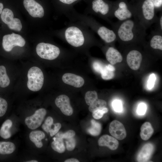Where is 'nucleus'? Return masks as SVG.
<instances>
[{"label":"nucleus","instance_id":"nucleus-1","mask_svg":"<svg viewBox=\"0 0 162 162\" xmlns=\"http://www.w3.org/2000/svg\"><path fill=\"white\" fill-rule=\"evenodd\" d=\"M117 40L124 44L145 41L146 29L135 17L112 23Z\"/></svg>","mask_w":162,"mask_h":162},{"label":"nucleus","instance_id":"nucleus-2","mask_svg":"<svg viewBox=\"0 0 162 162\" xmlns=\"http://www.w3.org/2000/svg\"><path fill=\"white\" fill-rule=\"evenodd\" d=\"M133 8L134 17L137 19L146 29L156 22L158 16L151 0H145L140 6Z\"/></svg>","mask_w":162,"mask_h":162},{"label":"nucleus","instance_id":"nucleus-3","mask_svg":"<svg viewBox=\"0 0 162 162\" xmlns=\"http://www.w3.org/2000/svg\"><path fill=\"white\" fill-rule=\"evenodd\" d=\"M27 86L30 90L37 92L42 88L44 82V76L41 70L38 67L34 66L28 70Z\"/></svg>","mask_w":162,"mask_h":162},{"label":"nucleus","instance_id":"nucleus-4","mask_svg":"<svg viewBox=\"0 0 162 162\" xmlns=\"http://www.w3.org/2000/svg\"><path fill=\"white\" fill-rule=\"evenodd\" d=\"M36 52L41 58L48 60L56 58L60 53L59 49L56 46L49 43H40L36 47Z\"/></svg>","mask_w":162,"mask_h":162},{"label":"nucleus","instance_id":"nucleus-5","mask_svg":"<svg viewBox=\"0 0 162 162\" xmlns=\"http://www.w3.org/2000/svg\"><path fill=\"white\" fill-rule=\"evenodd\" d=\"M110 16L122 21L134 17L135 15L133 8H129L125 2L121 1L112 9Z\"/></svg>","mask_w":162,"mask_h":162},{"label":"nucleus","instance_id":"nucleus-6","mask_svg":"<svg viewBox=\"0 0 162 162\" xmlns=\"http://www.w3.org/2000/svg\"><path fill=\"white\" fill-rule=\"evenodd\" d=\"M65 37L67 42L74 47L80 46L84 42V38L82 32L75 26L68 27L65 31Z\"/></svg>","mask_w":162,"mask_h":162},{"label":"nucleus","instance_id":"nucleus-7","mask_svg":"<svg viewBox=\"0 0 162 162\" xmlns=\"http://www.w3.org/2000/svg\"><path fill=\"white\" fill-rule=\"evenodd\" d=\"M25 43V40L21 36L13 33L5 35L3 38L2 46L7 52L11 51L15 46L23 47Z\"/></svg>","mask_w":162,"mask_h":162},{"label":"nucleus","instance_id":"nucleus-8","mask_svg":"<svg viewBox=\"0 0 162 162\" xmlns=\"http://www.w3.org/2000/svg\"><path fill=\"white\" fill-rule=\"evenodd\" d=\"M46 114V111L42 108L36 110L32 116L26 117L25 123L28 127L34 130L39 127L41 124Z\"/></svg>","mask_w":162,"mask_h":162},{"label":"nucleus","instance_id":"nucleus-9","mask_svg":"<svg viewBox=\"0 0 162 162\" xmlns=\"http://www.w3.org/2000/svg\"><path fill=\"white\" fill-rule=\"evenodd\" d=\"M143 58L142 53L137 49H132L127 53V63L133 70H137L140 67Z\"/></svg>","mask_w":162,"mask_h":162},{"label":"nucleus","instance_id":"nucleus-10","mask_svg":"<svg viewBox=\"0 0 162 162\" xmlns=\"http://www.w3.org/2000/svg\"><path fill=\"white\" fill-rule=\"evenodd\" d=\"M23 4L29 14L34 17H42L44 10L42 6L34 0H24Z\"/></svg>","mask_w":162,"mask_h":162},{"label":"nucleus","instance_id":"nucleus-11","mask_svg":"<svg viewBox=\"0 0 162 162\" xmlns=\"http://www.w3.org/2000/svg\"><path fill=\"white\" fill-rule=\"evenodd\" d=\"M109 131L112 136L119 140L124 139L127 136L124 125L121 122L116 120L113 121L110 123Z\"/></svg>","mask_w":162,"mask_h":162},{"label":"nucleus","instance_id":"nucleus-12","mask_svg":"<svg viewBox=\"0 0 162 162\" xmlns=\"http://www.w3.org/2000/svg\"><path fill=\"white\" fill-rule=\"evenodd\" d=\"M55 103L62 112L67 116H70L73 113V110L70 103L69 98L64 94L58 96L56 98Z\"/></svg>","mask_w":162,"mask_h":162},{"label":"nucleus","instance_id":"nucleus-13","mask_svg":"<svg viewBox=\"0 0 162 162\" xmlns=\"http://www.w3.org/2000/svg\"><path fill=\"white\" fill-rule=\"evenodd\" d=\"M92 9L96 14L104 17H110L112 9L109 4L103 0H94Z\"/></svg>","mask_w":162,"mask_h":162},{"label":"nucleus","instance_id":"nucleus-14","mask_svg":"<svg viewBox=\"0 0 162 162\" xmlns=\"http://www.w3.org/2000/svg\"><path fill=\"white\" fill-rule=\"evenodd\" d=\"M97 32L100 38L107 43H113L117 40L114 31L104 26H100L98 27Z\"/></svg>","mask_w":162,"mask_h":162},{"label":"nucleus","instance_id":"nucleus-15","mask_svg":"<svg viewBox=\"0 0 162 162\" xmlns=\"http://www.w3.org/2000/svg\"><path fill=\"white\" fill-rule=\"evenodd\" d=\"M62 79L65 83L76 88L82 87L85 82L83 78L81 76L70 73L64 74Z\"/></svg>","mask_w":162,"mask_h":162},{"label":"nucleus","instance_id":"nucleus-16","mask_svg":"<svg viewBox=\"0 0 162 162\" xmlns=\"http://www.w3.org/2000/svg\"><path fill=\"white\" fill-rule=\"evenodd\" d=\"M148 38V44L152 49L162 51V32L154 30L151 32Z\"/></svg>","mask_w":162,"mask_h":162},{"label":"nucleus","instance_id":"nucleus-17","mask_svg":"<svg viewBox=\"0 0 162 162\" xmlns=\"http://www.w3.org/2000/svg\"><path fill=\"white\" fill-rule=\"evenodd\" d=\"M154 150L153 145L150 143L145 144L139 152L137 157L138 162H145L148 161L151 158Z\"/></svg>","mask_w":162,"mask_h":162},{"label":"nucleus","instance_id":"nucleus-18","mask_svg":"<svg viewBox=\"0 0 162 162\" xmlns=\"http://www.w3.org/2000/svg\"><path fill=\"white\" fill-rule=\"evenodd\" d=\"M98 143L101 146H106L112 150H116L118 147L119 142L116 139L108 135H104L99 139Z\"/></svg>","mask_w":162,"mask_h":162},{"label":"nucleus","instance_id":"nucleus-19","mask_svg":"<svg viewBox=\"0 0 162 162\" xmlns=\"http://www.w3.org/2000/svg\"><path fill=\"white\" fill-rule=\"evenodd\" d=\"M106 56L107 60L112 65L121 62L123 57L120 52L113 47H110L107 50Z\"/></svg>","mask_w":162,"mask_h":162},{"label":"nucleus","instance_id":"nucleus-20","mask_svg":"<svg viewBox=\"0 0 162 162\" xmlns=\"http://www.w3.org/2000/svg\"><path fill=\"white\" fill-rule=\"evenodd\" d=\"M45 136L44 133L40 130L32 131L29 134V137L31 141L33 142L37 147L41 148L43 144L41 140Z\"/></svg>","mask_w":162,"mask_h":162},{"label":"nucleus","instance_id":"nucleus-21","mask_svg":"<svg viewBox=\"0 0 162 162\" xmlns=\"http://www.w3.org/2000/svg\"><path fill=\"white\" fill-rule=\"evenodd\" d=\"M140 135L143 140H148L153 134L154 130L151 124L148 122H146L141 126Z\"/></svg>","mask_w":162,"mask_h":162},{"label":"nucleus","instance_id":"nucleus-22","mask_svg":"<svg viewBox=\"0 0 162 162\" xmlns=\"http://www.w3.org/2000/svg\"><path fill=\"white\" fill-rule=\"evenodd\" d=\"M12 125V121L7 119L3 123L0 130V136L4 139L9 138L11 136L10 129Z\"/></svg>","mask_w":162,"mask_h":162},{"label":"nucleus","instance_id":"nucleus-23","mask_svg":"<svg viewBox=\"0 0 162 162\" xmlns=\"http://www.w3.org/2000/svg\"><path fill=\"white\" fill-rule=\"evenodd\" d=\"M15 149V145L12 142H0V154H10L14 152Z\"/></svg>","mask_w":162,"mask_h":162},{"label":"nucleus","instance_id":"nucleus-24","mask_svg":"<svg viewBox=\"0 0 162 162\" xmlns=\"http://www.w3.org/2000/svg\"><path fill=\"white\" fill-rule=\"evenodd\" d=\"M53 139L54 141L52 142L51 144L52 149L60 153L64 152L65 149L63 139L55 137L53 138Z\"/></svg>","mask_w":162,"mask_h":162},{"label":"nucleus","instance_id":"nucleus-25","mask_svg":"<svg viewBox=\"0 0 162 162\" xmlns=\"http://www.w3.org/2000/svg\"><path fill=\"white\" fill-rule=\"evenodd\" d=\"M10 83V80L6 71L5 67L3 65L0 66V86L5 88L8 86Z\"/></svg>","mask_w":162,"mask_h":162},{"label":"nucleus","instance_id":"nucleus-26","mask_svg":"<svg viewBox=\"0 0 162 162\" xmlns=\"http://www.w3.org/2000/svg\"><path fill=\"white\" fill-rule=\"evenodd\" d=\"M12 11L9 9L5 8L2 11L1 18L2 21L7 25L10 23L14 18Z\"/></svg>","mask_w":162,"mask_h":162},{"label":"nucleus","instance_id":"nucleus-27","mask_svg":"<svg viewBox=\"0 0 162 162\" xmlns=\"http://www.w3.org/2000/svg\"><path fill=\"white\" fill-rule=\"evenodd\" d=\"M106 102L105 100L98 99L89 105L88 110L90 112H93L98 110L106 107Z\"/></svg>","mask_w":162,"mask_h":162},{"label":"nucleus","instance_id":"nucleus-28","mask_svg":"<svg viewBox=\"0 0 162 162\" xmlns=\"http://www.w3.org/2000/svg\"><path fill=\"white\" fill-rule=\"evenodd\" d=\"M92 126L88 129V132L91 135L94 136H97L100 133L101 126V124L92 119L91 121Z\"/></svg>","mask_w":162,"mask_h":162},{"label":"nucleus","instance_id":"nucleus-29","mask_svg":"<svg viewBox=\"0 0 162 162\" xmlns=\"http://www.w3.org/2000/svg\"><path fill=\"white\" fill-rule=\"evenodd\" d=\"M98 99V96L95 91H88L85 94V99L87 105L89 106Z\"/></svg>","mask_w":162,"mask_h":162},{"label":"nucleus","instance_id":"nucleus-30","mask_svg":"<svg viewBox=\"0 0 162 162\" xmlns=\"http://www.w3.org/2000/svg\"><path fill=\"white\" fill-rule=\"evenodd\" d=\"M100 73L102 78L105 80H111L114 76V71L110 69L107 65L104 66Z\"/></svg>","mask_w":162,"mask_h":162},{"label":"nucleus","instance_id":"nucleus-31","mask_svg":"<svg viewBox=\"0 0 162 162\" xmlns=\"http://www.w3.org/2000/svg\"><path fill=\"white\" fill-rule=\"evenodd\" d=\"M8 26L10 29L17 31H20L22 27L20 20L17 18H14Z\"/></svg>","mask_w":162,"mask_h":162},{"label":"nucleus","instance_id":"nucleus-32","mask_svg":"<svg viewBox=\"0 0 162 162\" xmlns=\"http://www.w3.org/2000/svg\"><path fill=\"white\" fill-rule=\"evenodd\" d=\"M75 135V132L73 130H69L64 133L62 132H58L55 135V137L67 139L74 137Z\"/></svg>","mask_w":162,"mask_h":162},{"label":"nucleus","instance_id":"nucleus-33","mask_svg":"<svg viewBox=\"0 0 162 162\" xmlns=\"http://www.w3.org/2000/svg\"><path fill=\"white\" fill-rule=\"evenodd\" d=\"M53 122V120L52 117L50 116L48 117L43 124L42 126V128L46 133H49L50 130L52 128Z\"/></svg>","mask_w":162,"mask_h":162},{"label":"nucleus","instance_id":"nucleus-34","mask_svg":"<svg viewBox=\"0 0 162 162\" xmlns=\"http://www.w3.org/2000/svg\"><path fill=\"white\" fill-rule=\"evenodd\" d=\"M108 111V109L105 107L93 112H92V116L94 118L99 119L102 118L104 114L107 113Z\"/></svg>","mask_w":162,"mask_h":162},{"label":"nucleus","instance_id":"nucleus-35","mask_svg":"<svg viewBox=\"0 0 162 162\" xmlns=\"http://www.w3.org/2000/svg\"><path fill=\"white\" fill-rule=\"evenodd\" d=\"M8 106L7 101L4 99L0 98V117L5 114L8 108Z\"/></svg>","mask_w":162,"mask_h":162},{"label":"nucleus","instance_id":"nucleus-36","mask_svg":"<svg viewBox=\"0 0 162 162\" xmlns=\"http://www.w3.org/2000/svg\"><path fill=\"white\" fill-rule=\"evenodd\" d=\"M66 140L65 143L67 149L69 151H73L76 146V140L74 137Z\"/></svg>","mask_w":162,"mask_h":162},{"label":"nucleus","instance_id":"nucleus-37","mask_svg":"<svg viewBox=\"0 0 162 162\" xmlns=\"http://www.w3.org/2000/svg\"><path fill=\"white\" fill-rule=\"evenodd\" d=\"M112 106L113 108L116 112H121L122 110V104L121 101L118 100H114L112 102Z\"/></svg>","mask_w":162,"mask_h":162},{"label":"nucleus","instance_id":"nucleus-38","mask_svg":"<svg viewBox=\"0 0 162 162\" xmlns=\"http://www.w3.org/2000/svg\"><path fill=\"white\" fill-rule=\"evenodd\" d=\"M156 24L155 30L162 32V13H160L159 16H158L157 20L155 22Z\"/></svg>","mask_w":162,"mask_h":162},{"label":"nucleus","instance_id":"nucleus-39","mask_svg":"<svg viewBox=\"0 0 162 162\" xmlns=\"http://www.w3.org/2000/svg\"><path fill=\"white\" fill-rule=\"evenodd\" d=\"M53 125V128H51L49 132L50 136H52L56 135L58 132L61 127V124L59 123H55Z\"/></svg>","mask_w":162,"mask_h":162},{"label":"nucleus","instance_id":"nucleus-40","mask_svg":"<svg viewBox=\"0 0 162 162\" xmlns=\"http://www.w3.org/2000/svg\"><path fill=\"white\" fill-rule=\"evenodd\" d=\"M146 109V105L145 103H141L138 106L137 112L139 115H143L145 113Z\"/></svg>","mask_w":162,"mask_h":162},{"label":"nucleus","instance_id":"nucleus-41","mask_svg":"<svg viewBox=\"0 0 162 162\" xmlns=\"http://www.w3.org/2000/svg\"><path fill=\"white\" fill-rule=\"evenodd\" d=\"M156 79V76L154 74L150 75L147 84V87L148 89H151L154 87Z\"/></svg>","mask_w":162,"mask_h":162},{"label":"nucleus","instance_id":"nucleus-42","mask_svg":"<svg viewBox=\"0 0 162 162\" xmlns=\"http://www.w3.org/2000/svg\"><path fill=\"white\" fill-rule=\"evenodd\" d=\"M104 66L101 63L98 62H95L93 64L94 70L96 72L100 73Z\"/></svg>","mask_w":162,"mask_h":162},{"label":"nucleus","instance_id":"nucleus-43","mask_svg":"<svg viewBox=\"0 0 162 162\" xmlns=\"http://www.w3.org/2000/svg\"><path fill=\"white\" fill-rule=\"evenodd\" d=\"M152 2L156 11L160 10L162 5V0H151Z\"/></svg>","mask_w":162,"mask_h":162},{"label":"nucleus","instance_id":"nucleus-44","mask_svg":"<svg viewBox=\"0 0 162 162\" xmlns=\"http://www.w3.org/2000/svg\"><path fill=\"white\" fill-rule=\"evenodd\" d=\"M61 2L67 4H70L77 0H59Z\"/></svg>","mask_w":162,"mask_h":162},{"label":"nucleus","instance_id":"nucleus-45","mask_svg":"<svg viewBox=\"0 0 162 162\" xmlns=\"http://www.w3.org/2000/svg\"><path fill=\"white\" fill-rule=\"evenodd\" d=\"M80 161L77 159L75 158H71L67 159L64 161V162H79Z\"/></svg>","mask_w":162,"mask_h":162},{"label":"nucleus","instance_id":"nucleus-46","mask_svg":"<svg viewBox=\"0 0 162 162\" xmlns=\"http://www.w3.org/2000/svg\"><path fill=\"white\" fill-rule=\"evenodd\" d=\"M3 8V5L2 3H0V14H1Z\"/></svg>","mask_w":162,"mask_h":162},{"label":"nucleus","instance_id":"nucleus-47","mask_svg":"<svg viewBox=\"0 0 162 162\" xmlns=\"http://www.w3.org/2000/svg\"><path fill=\"white\" fill-rule=\"evenodd\" d=\"M26 162H38V161L36 160H30L29 161H27Z\"/></svg>","mask_w":162,"mask_h":162}]
</instances>
